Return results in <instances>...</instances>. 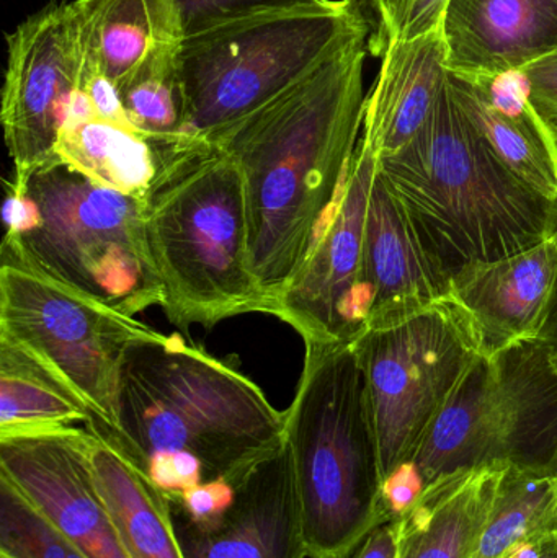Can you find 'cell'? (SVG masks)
Instances as JSON below:
<instances>
[{"instance_id": "obj_39", "label": "cell", "mask_w": 557, "mask_h": 558, "mask_svg": "<svg viewBox=\"0 0 557 558\" xmlns=\"http://www.w3.org/2000/svg\"><path fill=\"white\" fill-rule=\"evenodd\" d=\"M0 558H5V557L0 556Z\"/></svg>"}, {"instance_id": "obj_4", "label": "cell", "mask_w": 557, "mask_h": 558, "mask_svg": "<svg viewBox=\"0 0 557 558\" xmlns=\"http://www.w3.org/2000/svg\"><path fill=\"white\" fill-rule=\"evenodd\" d=\"M153 144L157 172L144 196V228L167 318L189 330L238 315H275L252 267L238 163L206 140Z\"/></svg>"}, {"instance_id": "obj_11", "label": "cell", "mask_w": 557, "mask_h": 558, "mask_svg": "<svg viewBox=\"0 0 557 558\" xmlns=\"http://www.w3.org/2000/svg\"><path fill=\"white\" fill-rule=\"evenodd\" d=\"M376 172L378 156L360 137L346 182L306 260L278 301L275 317L290 325L304 344L353 343L365 333L363 252Z\"/></svg>"}, {"instance_id": "obj_1", "label": "cell", "mask_w": 557, "mask_h": 558, "mask_svg": "<svg viewBox=\"0 0 557 558\" xmlns=\"http://www.w3.org/2000/svg\"><path fill=\"white\" fill-rule=\"evenodd\" d=\"M368 36L353 39L280 97L206 140L241 169L252 267L275 314L359 147Z\"/></svg>"}, {"instance_id": "obj_7", "label": "cell", "mask_w": 557, "mask_h": 558, "mask_svg": "<svg viewBox=\"0 0 557 558\" xmlns=\"http://www.w3.org/2000/svg\"><path fill=\"white\" fill-rule=\"evenodd\" d=\"M370 25L356 0L261 13L183 38L185 136L209 140L316 71Z\"/></svg>"}, {"instance_id": "obj_33", "label": "cell", "mask_w": 557, "mask_h": 558, "mask_svg": "<svg viewBox=\"0 0 557 558\" xmlns=\"http://www.w3.org/2000/svg\"><path fill=\"white\" fill-rule=\"evenodd\" d=\"M350 558H399L398 527L395 521L376 527Z\"/></svg>"}, {"instance_id": "obj_5", "label": "cell", "mask_w": 557, "mask_h": 558, "mask_svg": "<svg viewBox=\"0 0 557 558\" xmlns=\"http://www.w3.org/2000/svg\"><path fill=\"white\" fill-rule=\"evenodd\" d=\"M284 442L293 462L307 558H350L391 523L378 439L353 343L304 344Z\"/></svg>"}, {"instance_id": "obj_21", "label": "cell", "mask_w": 557, "mask_h": 558, "mask_svg": "<svg viewBox=\"0 0 557 558\" xmlns=\"http://www.w3.org/2000/svg\"><path fill=\"white\" fill-rule=\"evenodd\" d=\"M88 64L118 85L154 52L183 41L175 0H75Z\"/></svg>"}, {"instance_id": "obj_8", "label": "cell", "mask_w": 557, "mask_h": 558, "mask_svg": "<svg viewBox=\"0 0 557 558\" xmlns=\"http://www.w3.org/2000/svg\"><path fill=\"white\" fill-rule=\"evenodd\" d=\"M555 356L538 337L474 361L412 459L425 487L484 468L557 475Z\"/></svg>"}, {"instance_id": "obj_28", "label": "cell", "mask_w": 557, "mask_h": 558, "mask_svg": "<svg viewBox=\"0 0 557 558\" xmlns=\"http://www.w3.org/2000/svg\"><path fill=\"white\" fill-rule=\"evenodd\" d=\"M332 0H175L183 38L261 13L323 7Z\"/></svg>"}, {"instance_id": "obj_19", "label": "cell", "mask_w": 557, "mask_h": 558, "mask_svg": "<svg viewBox=\"0 0 557 558\" xmlns=\"http://www.w3.org/2000/svg\"><path fill=\"white\" fill-rule=\"evenodd\" d=\"M383 56L376 84L366 95L362 140L386 157L414 140L447 85V46L440 28L414 39H396Z\"/></svg>"}, {"instance_id": "obj_32", "label": "cell", "mask_w": 557, "mask_h": 558, "mask_svg": "<svg viewBox=\"0 0 557 558\" xmlns=\"http://www.w3.org/2000/svg\"><path fill=\"white\" fill-rule=\"evenodd\" d=\"M425 490L424 477L417 465L409 461L396 468L383 481V504L391 521L399 520L417 504Z\"/></svg>"}, {"instance_id": "obj_30", "label": "cell", "mask_w": 557, "mask_h": 558, "mask_svg": "<svg viewBox=\"0 0 557 558\" xmlns=\"http://www.w3.org/2000/svg\"><path fill=\"white\" fill-rule=\"evenodd\" d=\"M235 485L225 478L202 482L179 494H170L172 508L196 524H213L234 504Z\"/></svg>"}, {"instance_id": "obj_34", "label": "cell", "mask_w": 557, "mask_h": 558, "mask_svg": "<svg viewBox=\"0 0 557 558\" xmlns=\"http://www.w3.org/2000/svg\"><path fill=\"white\" fill-rule=\"evenodd\" d=\"M507 558H557V536L526 544Z\"/></svg>"}, {"instance_id": "obj_20", "label": "cell", "mask_w": 557, "mask_h": 558, "mask_svg": "<svg viewBox=\"0 0 557 558\" xmlns=\"http://www.w3.org/2000/svg\"><path fill=\"white\" fill-rule=\"evenodd\" d=\"M504 471L474 469L427 485L395 521L399 558H473Z\"/></svg>"}, {"instance_id": "obj_9", "label": "cell", "mask_w": 557, "mask_h": 558, "mask_svg": "<svg viewBox=\"0 0 557 558\" xmlns=\"http://www.w3.org/2000/svg\"><path fill=\"white\" fill-rule=\"evenodd\" d=\"M353 347L385 481L414 459L435 416L483 356L480 333L467 308L448 295L398 324L366 330Z\"/></svg>"}, {"instance_id": "obj_29", "label": "cell", "mask_w": 557, "mask_h": 558, "mask_svg": "<svg viewBox=\"0 0 557 558\" xmlns=\"http://www.w3.org/2000/svg\"><path fill=\"white\" fill-rule=\"evenodd\" d=\"M448 0H401L395 19L379 36L370 39V51L379 54L388 43L414 39L440 28Z\"/></svg>"}, {"instance_id": "obj_22", "label": "cell", "mask_w": 557, "mask_h": 558, "mask_svg": "<svg viewBox=\"0 0 557 558\" xmlns=\"http://www.w3.org/2000/svg\"><path fill=\"white\" fill-rule=\"evenodd\" d=\"M92 471L128 558H185L177 537L170 494L95 435Z\"/></svg>"}, {"instance_id": "obj_37", "label": "cell", "mask_w": 557, "mask_h": 558, "mask_svg": "<svg viewBox=\"0 0 557 558\" xmlns=\"http://www.w3.org/2000/svg\"><path fill=\"white\" fill-rule=\"evenodd\" d=\"M553 134H555L556 146H557V131H555V133H553Z\"/></svg>"}, {"instance_id": "obj_15", "label": "cell", "mask_w": 557, "mask_h": 558, "mask_svg": "<svg viewBox=\"0 0 557 558\" xmlns=\"http://www.w3.org/2000/svg\"><path fill=\"white\" fill-rule=\"evenodd\" d=\"M363 286L366 330L398 324L451 295V278L425 247L379 169L366 215Z\"/></svg>"}, {"instance_id": "obj_17", "label": "cell", "mask_w": 557, "mask_h": 558, "mask_svg": "<svg viewBox=\"0 0 557 558\" xmlns=\"http://www.w3.org/2000/svg\"><path fill=\"white\" fill-rule=\"evenodd\" d=\"M440 32L451 72H520L556 51L557 0H448Z\"/></svg>"}, {"instance_id": "obj_27", "label": "cell", "mask_w": 557, "mask_h": 558, "mask_svg": "<svg viewBox=\"0 0 557 558\" xmlns=\"http://www.w3.org/2000/svg\"><path fill=\"white\" fill-rule=\"evenodd\" d=\"M0 556L88 558L64 539L3 477H0Z\"/></svg>"}, {"instance_id": "obj_24", "label": "cell", "mask_w": 557, "mask_h": 558, "mask_svg": "<svg viewBox=\"0 0 557 558\" xmlns=\"http://www.w3.org/2000/svg\"><path fill=\"white\" fill-rule=\"evenodd\" d=\"M56 157L88 179L144 198L157 172L156 147L133 128L90 114L62 128Z\"/></svg>"}, {"instance_id": "obj_31", "label": "cell", "mask_w": 557, "mask_h": 558, "mask_svg": "<svg viewBox=\"0 0 557 558\" xmlns=\"http://www.w3.org/2000/svg\"><path fill=\"white\" fill-rule=\"evenodd\" d=\"M530 101L536 113L548 124L552 133L557 131V49L546 58L522 71Z\"/></svg>"}, {"instance_id": "obj_18", "label": "cell", "mask_w": 557, "mask_h": 558, "mask_svg": "<svg viewBox=\"0 0 557 558\" xmlns=\"http://www.w3.org/2000/svg\"><path fill=\"white\" fill-rule=\"evenodd\" d=\"M451 94L497 159L540 195L557 202L555 134L530 101L522 71L448 74Z\"/></svg>"}, {"instance_id": "obj_16", "label": "cell", "mask_w": 557, "mask_h": 558, "mask_svg": "<svg viewBox=\"0 0 557 558\" xmlns=\"http://www.w3.org/2000/svg\"><path fill=\"white\" fill-rule=\"evenodd\" d=\"M556 275L557 235L522 254L471 265L453 278L451 295L473 318L484 356L542 335Z\"/></svg>"}, {"instance_id": "obj_10", "label": "cell", "mask_w": 557, "mask_h": 558, "mask_svg": "<svg viewBox=\"0 0 557 558\" xmlns=\"http://www.w3.org/2000/svg\"><path fill=\"white\" fill-rule=\"evenodd\" d=\"M0 333L35 354L113 426L124 354L164 335L19 262L2 258Z\"/></svg>"}, {"instance_id": "obj_26", "label": "cell", "mask_w": 557, "mask_h": 558, "mask_svg": "<svg viewBox=\"0 0 557 558\" xmlns=\"http://www.w3.org/2000/svg\"><path fill=\"white\" fill-rule=\"evenodd\" d=\"M179 49L154 52L117 85L131 128L150 143H173L185 136Z\"/></svg>"}, {"instance_id": "obj_36", "label": "cell", "mask_w": 557, "mask_h": 558, "mask_svg": "<svg viewBox=\"0 0 557 558\" xmlns=\"http://www.w3.org/2000/svg\"><path fill=\"white\" fill-rule=\"evenodd\" d=\"M540 338H543L557 353V275L552 302H549L548 317H546L545 327H543Z\"/></svg>"}, {"instance_id": "obj_14", "label": "cell", "mask_w": 557, "mask_h": 558, "mask_svg": "<svg viewBox=\"0 0 557 558\" xmlns=\"http://www.w3.org/2000/svg\"><path fill=\"white\" fill-rule=\"evenodd\" d=\"M172 514L185 558H307L287 442L235 485L234 504L215 523Z\"/></svg>"}, {"instance_id": "obj_12", "label": "cell", "mask_w": 557, "mask_h": 558, "mask_svg": "<svg viewBox=\"0 0 557 558\" xmlns=\"http://www.w3.org/2000/svg\"><path fill=\"white\" fill-rule=\"evenodd\" d=\"M84 49L74 3H49L7 36L2 120L13 183L58 159L56 147L82 90Z\"/></svg>"}, {"instance_id": "obj_38", "label": "cell", "mask_w": 557, "mask_h": 558, "mask_svg": "<svg viewBox=\"0 0 557 558\" xmlns=\"http://www.w3.org/2000/svg\"><path fill=\"white\" fill-rule=\"evenodd\" d=\"M555 361H556V364H557V353H556V356H555Z\"/></svg>"}, {"instance_id": "obj_23", "label": "cell", "mask_w": 557, "mask_h": 558, "mask_svg": "<svg viewBox=\"0 0 557 558\" xmlns=\"http://www.w3.org/2000/svg\"><path fill=\"white\" fill-rule=\"evenodd\" d=\"M84 400L35 354L0 333V438L87 423Z\"/></svg>"}, {"instance_id": "obj_3", "label": "cell", "mask_w": 557, "mask_h": 558, "mask_svg": "<svg viewBox=\"0 0 557 558\" xmlns=\"http://www.w3.org/2000/svg\"><path fill=\"white\" fill-rule=\"evenodd\" d=\"M432 257L453 278L557 235V202L513 175L458 107L450 84L411 143L378 157Z\"/></svg>"}, {"instance_id": "obj_2", "label": "cell", "mask_w": 557, "mask_h": 558, "mask_svg": "<svg viewBox=\"0 0 557 558\" xmlns=\"http://www.w3.org/2000/svg\"><path fill=\"white\" fill-rule=\"evenodd\" d=\"M84 426L141 469L156 456L190 454L205 482L234 485L284 445V412L264 390L179 335L130 347L114 425L92 415Z\"/></svg>"}, {"instance_id": "obj_6", "label": "cell", "mask_w": 557, "mask_h": 558, "mask_svg": "<svg viewBox=\"0 0 557 558\" xmlns=\"http://www.w3.org/2000/svg\"><path fill=\"white\" fill-rule=\"evenodd\" d=\"M2 258L123 314L162 305L144 228V198L100 185L56 159L10 182Z\"/></svg>"}, {"instance_id": "obj_25", "label": "cell", "mask_w": 557, "mask_h": 558, "mask_svg": "<svg viewBox=\"0 0 557 558\" xmlns=\"http://www.w3.org/2000/svg\"><path fill=\"white\" fill-rule=\"evenodd\" d=\"M557 536V475L506 469L473 558H507Z\"/></svg>"}, {"instance_id": "obj_35", "label": "cell", "mask_w": 557, "mask_h": 558, "mask_svg": "<svg viewBox=\"0 0 557 558\" xmlns=\"http://www.w3.org/2000/svg\"><path fill=\"white\" fill-rule=\"evenodd\" d=\"M366 3L372 7L376 19H378V29H376L375 36H379L388 28L391 20L395 19L396 10H398L401 0H366Z\"/></svg>"}, {"instance_id": "obj_13", "label": "cell", "mask_w": 557, "mask_h": 558, "mask_svg": "<svg viewBox=\"0 0 557 558\" xmlns=\"http://www.w3.org/2000/svg\"><path fill=\"white\" fill-rule=\"evenodd\" d=\"M94 435L52 429L0 438V477L88 558H128L92 471Z\"/></svg>"}]
</instances>
